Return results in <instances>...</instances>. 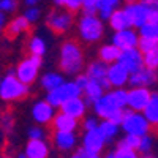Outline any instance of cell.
<instances>
[{"instance_id":"obj_1","label":"cell","mask_w":158,"mask_h":158,"mask_svg":"<svg viewBox=\"0 0 158 158\" xmlns=\"http://www.w3.org/2000/svg\"><path fill=\"white\" fill-rule=\"evenodd\" d=\"M59 67L63 74L77 76L84 68V52L82 48L74 40L65 41L60 48V59Z\"/></svg>"},{"instance_id":"obj_2","label":"cell","mask_w":158,"mask_h":158,"mask_svg":"<svg viewBox=\"0 0 158 158\" xmlns=\"http://www.w3.org/2000/svg\"><path fill=\"white\" fill-rule=\"evenodd\" d=\"M94 112L100 118H111L112 114H115L120 109L128 108V90L125 89H112L106 92L94 106Z\"/></svg>"},{"instance_id":"obj_3","label":"cell","mask_w":158,"mask_h":158,"mask_svg":"<svg viewBox=\"0 0 158 158\" xmlns=\"http://www.w3.org/2000/svg\"><path fill=\"white\" fill-rule=\"evenodd\" d=\"M77 33L84 43H98L104 35V24L98 15H87L77 19Z\"/></svg>"},{"instance_id":"obj_4","label":"cell","mask_w":158,"mask_h":158,"mask_svg":"<svg viewBox=\"0 0 158 158\" xmlns=\"http://www.w3.org/2000/svg\"><path fill=\"white\" fill-rule=\"evenodd\" d=\"M29 94V85L16 76V70H10L0 81V98L3 101H18Z\"/></svg>"},{"instance_id":"obj_5","label":"cell","mask_w":158,"mask_h":158,"mask_svg":"<svg viewBox=\"0 0 158 158\" xmlns=\"http://www.w3.org/2000/svg\"><path fill=\"white\" fill-rule=\"evenodd\" d=\"M120 128L127 135H135V136L142 138L146 135H150L152 125L149 123L144 112H138V111H133V109H125V117H123V122H122Z\"/></svg>"},{"instance_id":"obj_6","label":"cell","mask_w":158,"mask_h":158,"mask_svg":"<svg viewBox=\"0 0 158 158\" xmlns=\"http://www.w3.org/2000/svg\"><path fill=\"white\" fill-rule=\"evenodd\" d=\"M82 95H84L82 89H79V85L74 82V79H73V81H65L59 89L52 90V92H48V94H46V100L56 109L57 108L60 109L67 101H70L73 98H79V97H82Z\"/></svg>"},{"instance_id":"obj_7","label":"cell","mask_w":158,"mask_h":158,"mask_svg":"<svg viewBox=\"0 0 158 158\" xmlns=\"http://www.w3.org/2000/svg\"><path fill=\"white\" fill-rule=\"evenodd\" d=\"M41 65H43V57L29 54V57L22 59L18 63V67L15 68L16 70V76L21 79L24 84L30 85L38 79V71H40V68H41Z\"/></svg>"},{"instance_id":"obj_8","label":"cell","mask_w":158,"mask_h":158,"mask_svg":"<svg viewBox=\"0 0 158 158\" xmlns=\"http://www.w3.org/2000/svg\"><path fill=\"white\" fill-rule=\"evenodd\" d=\"M73 21H74V16L73 13L67 8H57L54 11H51L48 15V19H46V24L48 27L54 32V33H65L71 29L73 25Z\"/></svg>"},{"instance_id":"obj_9","label":"cell","mask_w":158,"mask_h":158,"mask_svg":"<svg viewBox=\"0 0 158 158\" xmlns=\"http://www.w3.org/2000/svg\"><path fill=\"white\" fill-rule=\"evenodd\" d=\"M153 94L147 87H131L128 90V109L142 112L147 108Z\"/></svg>"},{"instance_id":"obj_10","label":"cell","mask_w":158,"mask_h":158,"mask_svg":"<svg viewBox=\"0 0 158 158\" xmlns=\"http://www.w3.org/2000/svg\"><path fill=\"white\" fill-rule=\"evenodd\" d=\"M125 10L128 11L135 29L139 30L142 25L149 22V6L144 5L141 0H127Z\"/></svg>"},{"instance_id":"obj_11","label":"cell","mask_w":158,"mask_h":158,"mask_svg":"<svg viewBox=\"0 0 158 158\" xmlns=\"http://www.w3.org/2000/svg\"><path fill=\"white\" fill-rule=\"evenodd\" d=\"M120 65L133 74L136 71H139L144 67V54L139 48H131V49H123L120 52V57L117 60Z\"/></svg>"},{"instance_id":"obj_12","label":"cell","mask_w":158,"mask_h":158,"mask_svg":"<svg viewBox=\"0 0 158 158\" xmlns=\"http://www.w3.org/2000/svg\"><path fill=\"white\" fill-rule=\"evenodd\" d=\"M139 40H141L139 32H136V30H135V27H131V29H125V30L114 32L111 43H114L117 48H120V49L123 51V49L138 48Z\"/></svg>"},{"instance_id":"obj_13","label":"cell","mask_w":158,"mask_h":158,"mask_svg":"<svg viewBox=\"0 0 158 158\" xmlns=\"http://www.w3.org/2000/svg\"><path fill=\"white\" fill-rule=\"evenodd\" d=\"M56 108L48 101V100H40L33 104L32 108V117L33 120L38 122L40 125H48V123H52L56 117Z\"/></svg>"},{"instance_id":"obj_14","label":"cell","mask_w":158,"mask_h":158,"mask_svg":"<svg viewBox=\"0 0 158 158\" xmlns=\"http://www.w3.org/2000/svg\"><path fill=\"white\" fill-rule=\"evenodd\" d=\"M130 77H131V73L118 62L109 65L108 79H109L112 89H123L127 84H130Z\"/></svg>"},{"instance_id":"obj_15","label":"cell","mask_w":158,"mask_h":158,"mask_svg":"<svg viewBox=\"0 0 158 158\" xmlns=\"http://www.w3.org/2000/svg\"><path fill=\"white\" fill-rule=\"evenodd\" d=\"M106 139L101 135L100 128L97 130H90V131H84V136H82V147L90 152V153H100L104 146H106Z\"/></svg>"},{"instance_id":"obj_16","label":"cell","mask_w":158,"mask_h":158,"mask_svg":"<svg viewBox=\"0 0 158 158\" xmlns=\"http://www.w3.org/2000/svg\"><path fill=\"white\" fill-rule=\"evenodd\" d=\"M156 82H158L156 70H152V68H147V67H142L139 71L133 73L130 77V85L131 87H147V89H150Z\"/></svg>"},{"instance_id":"obj_17","label":"cell","mask_w":158,"mask_h":158,"mask_svg":"<svg viewBox=\"0 0 158 158\" xmlns=\"http://www.w3.org/2000/svg\"><path fill=\"white\" fill-rule=\"evenodd\" d=\"M52 141H54V146L62 152L73 150L77 144L74 131H54L52 133Z\"/></svg>"},{"instance_id":"obj_18","label":"cell","mask_w":158,"mask_h":158,"mask_svg":"<svg viewBox=\"0 0 158 158\" xmlns=\"http://www.w3.org/2000/svg\"><path fill=\"white\" fill-rule=\"evenodd\" d=\"M51 125L54 131H76L79 128V120L60 111L59 114H56Z\"/></svg>"},{"instance_id":"obj_19","label":"cell","mask_w":158,"mask_h":158,"mask_svg":"<svg viewBox=\"0 0 158 158\" xmlns=\"http://www.w3.org/2000/svg\"><path fill=\"white\" fill-rule=\"evenodd\" d=\"M109 25L114 32H118V30H125V29H131L133 27V22H131V18L128 15V11L123 8H118L117 11L112 13V16L109 18Z\"/></svg>"},{"instance_id":"obj_20","label":"cell","mask_w":158,"mask_h":158,"mask_svg":"<svg viewBox=\"0 0 158 158\" xmlns=\"http://www.w3.org/2000/svg\"><path fill=\"white\" fill-rule=\"evenodd\" d=\"M85 109H87V103L82 97H79V98H73L70 101H67L63 104V106L60 108L62 112L65 114H68L74 118H77V120H81V118L85 115Z\"/></svg>"},{"instance_id":"obj_21","label":"cell","mask_w":158,"mask_h":158,"mask_svg":"<svg viewBox=\"0 0 158 158\" xmlns=\"http://www.w3.org/2000/svg\"><path fill=\"white\" fill-rule=\"evenodd\" d=\"M24 153L29 158H48L49 156V146L43 139H29Z\"/></svg>"},{"instance_id":"obj_22","label":"cell","mask_w":158,"mask_h":158,"mask_svg":"<svg viewBox=\"0 0 158 158\" xmlns=\"http://www.w3.org/2000/svg\"><path fill=\"white\" fill-rule=\"evenodd\" d=\"M29 29H30V22L27 21V18H25V16L22 15V16H16V18H13V19L8 22L5 32H6L8 38H16V36H19V35L25 33Z\"/></svg>"},{"instance_id":"obj_23","label":"cell","mask_w":158,"mask_h":158,"mask_svg":"<svg viewBox=\"0 0 158 158\" xmlns=\"http://www.w3.org/2000/svg\"><path fill=\"white\" fill-rule=\"evenodd\" d=\"M106 94V90H104V87L98 82V81H95V79H90V82L87 84V87L84 89V100H85V103H87V106H94V104Z\"/></svg>"},{"instance_id":"obj_24","label":"cell","mask_w":158,"mask_h":158,"mask_svg":"<svg viewBox=\"0 0 158 158\" xmlns=\"http://www.w3.org/2000/svg\"><path fill=\"white\" fill-rule=\"evenodd\" d=\"M108 70H109V65L103 60H94L87 65L85 73L90 79H95V81H103V79L108 77Z\"/></svg>"},{"instance_id":"obj_25","label":"cell","mask_w":158,"mask_h":158,"mask_svg":"<svg viewBox=\"0 0 158 158\" xmlns=\"http://www.w3.org/2000/svg\"><path fill=\"white\" fill-rule=\"evenodd\" d=\"M63 82H65V76H62L60 73H56V71L44 73L41 76V79H40V84H41V87L46 90V94L59 89Z\"/></svg>"},{"instance_id":"obj_26","label":"cell","mask_w":158,"mask_h":158,"mask_svg":"<svg viewBox=\"0 0 158 158\" xmlns=\"http://www.w3.org/2000/svg\"><path fill=\"white\" fill-rule=\"evenodd\" d=\"M120 52L122 49L120 48H117L114 43H108V44H103L98 51V59L103 60V62H106L108 65L111 63H115L118 60V57H120Z\"/></svg>"},{"instance_id":"obj_27","label":"cell","mask_w":158,"mask_h":158,"mask_svg":"<svg viewBox=\"0 0 158 158\" xmlns=\"http://www.w3.org/2000/svg\"><path fill=\"white\" fill-rule=\"evenodd\" d=\"M146 118L149 120V123L152 125V128L158 130V94H153L152 100L149 101L147 108L142 111Z\"/></svg>"},{"instance_id":"obj_28","label":"cell","mask_w":158,"mask_h":158,"mask_svg":"<svg viewBox=\"0 0 158 158\" xmlns=\"http://www.w3.org/2000/svg\"><path fill=\"white\" fill-rule=\"evenodd\" d=\"M120 3H122V0H101L100 8H98V16L103 21H109L112 13L120 8Z\"/></svg>"},{"instance_id":"obj_29","label":"cell","mask_w":158,"mask_h":158,"mask_svg":"<svg viewBox=\"0 0 158 158\" xmlns=\"http://www.w3.org/2000/svg\"><path fill=\"white\" fill-rule=\"evenodd\" d=\"M100 131H101V135L104 136V139H106L108 142L112 141L117 135H118V130H120V125H117L114 123L112 120H108V118H104L103 122H100Z\"/></svg>"},{"instance_id":"obj_30","label":"cell","mask_w":158,"mask_h":158,"mask_svg":"<svg viewBox=\"0 0 158 158\" xmlns=\"http://www.w3.org/2000/svg\"><path fill=\"white\" fill-rule=\"evenodd\" d=\"M29 54L30 56H40V57H43L46 54V43H44V40L41 36H32L30 38V41H29Z\"/></svg>"},{"instance_id":"obj_31","label":"cell","mask_w":158,"mask_h":158,"mask_svg":"<svg viewBox=\"0 0 158 158\" xmlns=\"http://www.w3.org/2000/svg\"><path fill=\"white\" fill-rule=\"evenodd\" d=\"M138 32H139L141 38H147V40H150V41L158 43V24L147 22L146 25H142Z\"/></svg>"},{"instance_id":"obj_32","label":"cell","mask_w":158,"mask_h":158,"mask_svg":"<svg viewBox=\"0 0 158 158\" xmlns=\"http://www.w3.org/2000/svg\"><path fill=\"white\" fill-rule=\"evenodd\" d=\"M139 144H141V138L135 136V135H125V138H122L120 141L117 142V147L120 149H133L138 150L139 149Z\"/></svg>"},{"instance_id":"obj_33","label":"cell","mask_w":158,"mask_h":158,"mask_svg":"<svg viewBox=\"0 0 158 158\" xmlns=\"http://www.w3.org/2000/svg\"><path fill=\"white\" fill-rule=\"evenodd\" d=\"M144 67L158 70V46L149 52H144Z\"/></svg>"},{"instance_id":"obj_34","label":"cell","mask_w":158,"mask_h":158,"mask_svg":"<svg viewBox=\"0 0 158 158\" xmlns=\"http://www.w3.org/2000/svg\"><path fill=\"white\" fill-rule=\"evenodd\" d=\"M152 146H153V138L150 135H146V136L141 138V144H139L138 152L142 153V155H149V152L152 150Z\"/></svg>"},{"instance_id":"obj_35","label":"cell","mask_w":158,"mask_h":158,"mask_svg":"<svg viewBox=\"0 0 158 158\" xmlns=\"http://www.w3.org/2000/svg\"><path fill=\"white\" fill-rule=\"evenodd\" d=\"M100 2L101 0H84L82 13H87V15H98Z\"/></svg>"},{"instance_id":"obj_36","label":"cell","mask_w":158,"mask_h":158,"mask_svg":"<svg viewBox=\"0 0 158 158\" xmlns=\"http://www.w3.org/2000/svg\"><path fill=\"white\" fill-rule=\"evenodd\" d=\"M24 16L27 18V21L30 24H35L40 18H41V10L38 6H27V10L24 11Z\"/></svg>"},{"instance_id":"obj_37","label":"cell","mask_w":158,"mask_h":158,"mask_svg":"<svg viewBox=\"0 0 158 158\" xmlns=\"http://www.w3.org/2000/svg\"><path fill=\"white\" fill-rule=\"evenodd\" d=\"M114 155H115V158H139V152H136L133 149H120V147H117Z\"/></svg>"},{"instance_id":"obj_38","label":"cell","mask_w":158,"mask_h":158,"mask_svg":"<svg viewBox=\"0 0 158 158\" xmlns=\"http://www.w3.org/2000/svg\"><path fill=\"white\" fill-rule=\"evenodd\" d=\"M18 8V0H0V11L2 13H13Z\"/></svg>"},{"instance_id":"obj_39","label":"cell","mask_w":158,"mask_h":158,"mask_svg":"<svg viewBox=\"0 0 158 158\" xmlns=\"http://www.w3.org/2000/svg\"><path fill=\"white\" fill-rule=\"evenodd\" d=\"M156 46H158V43L150 41V40H147V38H141V40H139V44H138V48L142 51V54H144V52L152 51V49H153V48H156Z\"/></svg>"},{"instance_id":"obj_40","label":"cell","mask_w":158,"mask_h":158,"mask_svg":"<svg viewBox=\"0 0 158 158\" xmlns=\"http://www.w3.org/2000/svg\"><path fill=\"white\" fill-rule=\"evenodd\" d=\"M82 5H84V0H65V8L70 10L71 13L82 10Z\"/></svg>"},{"instance_id":"obj_41","label":"cell","mask_w":158,"mask_h":158,"mask_svg":"<svg viewBox=\"0 0 158 158\" xmlns=\"http://www.w3.org/2000/svg\"><path fill=\"white\" fill-rule=\"evenodd\" d=\"M74 82L79 85V89H82V92H84V89L90 82V77L87 76V73H79L77 76H74Z\"/></svg>"},{"instance_id":"obj_42","label":"cell","mask_w":158,"mask_h":158,"mask_svg":"<svg viewBox=\"0 0 158 158\" xmlns=\"http://www.w3.org/2000/svg\"><path fill=\"white\" fill-rule=\"evenodd\" d=\"M100 127V123H98V120L95 117H87L85 120H84V123H82V128H84V131H90V130H97Z\"/></svg>"},{"instance_id":"obj_43","label":"cell","mask_w":158,"mask_h":158,"mask_svg":"<svg viewBox=\"0 0 158 158\" xmlns=\"http://www.w3.org/2000/svg\"><path fill=\"white\" fill-rule=\"evenodd\" d=\"M44 138V130L41 127H32L29 130V139H43Z\"/></svg>"},{"instance_id":"obj_44","label":"cell","mask_w":158,"mask_h":158,"mask_svg":"<svg viewBox=\"0 0 158 158\" xmlns=\"http://www.w3.org/2000/svg\"><path fill=\"white\" fill-rule=\"evenodd\" d=\"M149 22L158 24V6H149Z\"/></svg>"},{"instance_id":"obj_45","label":"cell","mask_w":158,"mask_h":158,"mask_svg":"<svg viewBox=\"0 0 158 158\" xmlns=\"http://www.w3.org/2000/svg\"><path fill=\"white\" fill-rule=\"evenodd\" d=\"M6 13H0V27H2L3 30L6 29Z\"/></svg>"},{"instance_id":"obj_46","label":"cell","mask_w":158,"mask_h":158,"mask_svg":"<svg viewBox=\"0 0 158 158\" xmlns=\"http://www.w3.org/2000/svg\"><path fill=\"white\" fill-rule=\"evenodd\" d=\"M41 0H24V3L27 5V6H36Z\"/></svg>"},{"instance_id":"obj_47","label":"cell","mask_w":158,"mask_h":158,"mask_svg":"<svg viewBox=\"0 0 158 158\" xmlns=\"http://www.w3.org/2000/svg\"><path fill=\"white\" fill-rule=\"evenodd\" d=\"M57 8H65V0H52Z\"/></svg>"},{"instance_id":"obj_48","label":"cell","mask_w":158,"mask_h":158,"mask_svg":"<svg viewBox=\"0 0 158 158\" xmlns=\"http://www.w3.org/2000/svg\"><path fill=\"white\" fill-rule=\"evenodd\" d=\"M141 2L144 3V5H147V6H152V5H155L158 0H141Z\"/></svg>"},{"instance_id":"obj_49","label":"cell","mask_w":158,"mask_h":158,"mask_svg":"<svg viewBox=\"0 0 158 158\" xmlns=\"http://www.w3.org/2000/svg\"><path fill=\"white\" fill-rule=\"evenodd\" d=\"M104 158H115V155H114V152H112V153H108Z\"/></svg>"},{"instance_id":"obj_50","label":"cell","mask_w":158,"mask_h":158,"mask_svg":"<svg viewBox=\"0 0 158 158\" xmlns=\"http://www.w3.org/2000/svg\"><path fill=\"white\" fill-rule=\"evenodd\" d=\"M18 158H29V156H27V155H25V153H21V155H19Z\"/></svg>"},{"instance_id":"obj_51","label":"cell","mask_w":158,"mask_h":158,"mask_svg":"<svg viewBox=\"0 0 158 158\" xmlns=\"http://www.w3.org/2000/svg\"><path fill=\"white\" fill-rule=\"evenodd\" d=\"M142 158H153V156H150V155H144Z\"/></svg>"},{"instance_id":"obj_52","label":"cell","mask_w":158,"mask_h":158,"mask_svg":"<svg viewBox=\"0 0 158 158\" xmlns=\"http://www.w3.org/2000/svg\"><path fill=\"white\" fill-rule=\"evenodd\" d=\"M156 94H158V92H156Z\"/></svg>"}]
</instances>
